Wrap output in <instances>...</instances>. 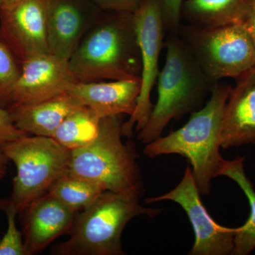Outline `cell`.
<instances>
[{
	"label": "cell",
	"instance_id": "6da1fadb",
	"mask_svg": "<svg viewBox=\"0 0 255 255\" xmlns=\"http://www.w3.org/2000/svg\"><path fill=\"white\" fill-rule=\"evenodd\" d=\"M79 82L140 78L132 13L102 11L69 60Z\"/></svg>",
	"mask_w": 255,
	"mask_h": 255
},
{
	"label": "cell",
	"instance_id": "7a4b0ae2",
	"mask_svg": "<svg viewBox=\"0 0 255 255\" xmlns=\"http://www.w3.org/2000/svg\"><path fill=\"white\" fill-rule=\"evenodd\" d=\"M231 88V85L218 82L209 100L202 108L191 113L185 125L165 136L161 135L144 147V155L150 158L172 154L186 157L202 195L211 193L212 180L218 177L224 159L220 153V136L223 112Z\"/></svg>",
	"mask_w": 255,
	"mask_h": 255
},
{
	"label": "cell",
	"instance_id": "3957f363",
	"mask_svg": "<svg viewBox=\"0 0 255 255\" xmlns=\"http://www.w3.org/2000/svg\"><path fill=\"white\" fill-rule=\"evenodd\" d=\"M164 46L167 51L156 84L157 102L137 135V140L143 144L160 137L171 121L179 120L201 109L218 83L203 71L178 33H168Z\"/></svg>",
	"mask_w": 255,
	"mask_h": 255
},
{
	"label": "cell",
	"instance_id": "277c9868",
	"mask_svg": "<svg viewBox=\"0 0 255 255\" xmlns=\"http://www.w3.org/2000/svg\"><path fill=\"white\" fill-rule=\"evenodd\" d=\"M124 115L101 119L98 135L71 150L68 172L98 184L105 191L142 196L144 185L135 144L122 140Z\"/></svg>",
	"mask_w": 255,
	"mask_h": 255
},
{
	"label": "cell",
	"instance_id": "5b68a950",
	"mask_svg": "<svg viewBox=\"0 0 255 255\" xmlns=\"http://www.w3.org/2000/svg\"><path fill=\"white\" fill-rule=\"evenodd\" d=\"M141 196L106 191L76 215L70 237L58 245V255H123L122 236L129 221L140 216L152 218L163 211L145 208Z\"/></svg>",
	"mask_w": 255,
	"mask_h": 255
},
{
	"label": "cell",
	"instance_id": "8992f818",
	"mask_svg": "<svg viewBox=\"0 0 255 255\" xmlns=\"http://www.w3.org/2000/svg\"><path fill=\"white\" fill-rule=\"evenodd\" d=\"M0 147L16 166L12 192L6 200L18 214L68 172L71 150L52 137L27 135Z\"/></svg>",
	"mask_w": 255,
	"mask_h": 255
},
{
	"label": "cell",
	"instance_id": "52a82bcc",
	"mask_svg": "<svg viewBox=\"0 0 255 255\" xmlns=\"http://www.w3.org/2000/svg\"><path fill=\"white\" fill-rule=\"evenodd\" d=\"M178 34L216 83L237 79L255 67V45L243 23L211 28L182 24Z\"/></svg>",
	"mask_w": 255,
	"mask_h": 255
},
{
	"label": "cell",
	"instance_id": "ba28073f",
	"mask_svg": "<svg viewBox=\"0 0 255 255\" xmlns=\"http://www.w3.org/2000/svg\"><path fill=\"white\" fill-rule=\"evenodd\" d=\"M132 15L141 60V88L133 114L122 124V135L127 137L132 136L135 126L137 132L143 128L152 112L151 92L160 71L159 55L166 32L157 0H142Z\"/></svg>",
	"mask_w": 255,
	"mask_h": 255
},
{
	"label": "cell",
	"instance_id": "9c48e42d",
	"mask_svg": "<svg viewBox=\"0 0 255 255\" xmlns=\"http://www.w3.org/2000/svg\"><path fill=\"white\" fill-rule=\"evenodd\" d=\"M188 163L182 181L177 187L162 196L145 199L147 204L159 201H172L182 206L194 230L195 241L191 255H229L234 252L236 228H226L212 219L201 201Z\"/></svg>",
	"mask_w": 255,
	"mask_h": 255
},
{
	"label": "cell",
	"instance_id": "30bf717a",
	"mask_svg": "<svg viewBox=\"0 0 255 255\" xmlns=\"http://www.w3.org/2000/svg\"><path fill=\"white\" fill-rule=\"evenodd\" d=\"M49 1L18 0L0 10V33L22 62L50 53L47 28Z\"/></svg>",
	"mask_w": 255,
	"mask_h": 255
},
{
	"label": "cell",
	"instance_id": "8fae6325",
	"mask_svg": "<svg viewBox=\"0 0 255 255\" xmlns=\"http://www.w3.org/2000/svg\"><path fill=\"white\" fill-rule=\"evenodd\" d=\"M68 60L51 53L34 55L22 62L9 107L30 105L67 93L78 82Z\"/></svg>",
	"mask_w": 255,
	"mask_h": 255
},
{
	"label": "cell",
	"instance_id": "7c38bea8",
	"mask_svg": "<svg viewBox=\"0 0 255 255\" xmlns=\"http://www.w3.org/2000/svg\"><path fill=\"white\" fill-rule=\"evenodd\" d=\"M102 11L90 0H50L47 17L50 53L69 61Z\"/></svg>",
	"mask_w": 255,
	"mask_h": 255
},
{
	"label": "cell",
	"instance_id": "4fadbf2b",
	"mask_svg": "<svg viewBox=\"0 0 255 255\" xmlns=\"http://www.w3.org/2000/svg\"><path fill=\"white\" fill-rule=\"evenodd\" d=\"M19 214L26 255H33L41 253L60 236L70 234L77 213L45 194Z\"/></svg>",
	"mask_w": 255,
	"mask_h": 255
},
{
	"label": "cell",
	"instance_id": "5bb4252c",
	"mask_svg": "<svg viewBox=\"0 0 255 255\" xmlns=\"http://www.w3.org/2000/svg\"><path fill=\"white\" fill-rule=\"evenodd\" d=\"M236 80L223 114V149L255 145V67Z\"/></svg>",
	"mask_w": 255,
	"mask_h": 255
},
{
	"label": "cell",
	"instance_id": "9a60e30c",
	"mask_svg": "<svg viewBox=\"0 0 255 255\" xmlns=\"http://www.w3.org/2000/svg\"><path fill=\"white\" fill-rule=\"evenodd\" d=\"M140 88V78L78 82L70 87L68 93L103 119L125 114L130 117L136 107Z\"/></svg>",
	"mask_w": 255,
	"mask_h": 255
},
{
	"label": "cell",
	"instance_id": "2e32d148",
	"mask_svg": "<svg viewBox=\"0 0 255 255\" xmlns=\"http://www.w3.org/2000/svg\"><path fill=\"white\" fill-rule=\"evenodd\" d=\"M82 106L67 92L37 103L13 106L7 110L20 130L28 135L51 137L65 118Z\"/></svg>",
	"mask_w": 255,
	"mask_h": 255
},
{
	"label": "cell",
	"instance_id": "e0dca14e",
	"mask_svg": "<svg viewBox=\"0 0 255 255\" xmlns=\"http://www.w3.org/2000/svg\"><path fill=\"white\" fill-rule=\"evenodd\" d=\"M251 0H185L181 19L200 28L220 27L243 23Z\"/></svg>",
	"mask_w": 255,
	"mask_h": 255
},
{
	"label": "cell",
	"instance_id": "ac0fdd59",
	"mask_svg": "<svg viewBox=\"0 0 255 255\" xmlns=\"http://www.w3.org/2000/svg\"><path fill=\"white\" fill-rule=\"evenodd\" d=\"M245 157L233 160L223 159L218 177L224 176L232 179L246 194L251 207L249 219L241 227L236 228L233 255H248L255 249V190L247 177L244 169Z\"/></svg>",
	"mask_w": 255,
	"mask_h": 255
},
{
	"label": "cell",
	"instance_id": "d6986e66",
	"mask_svg": "<svg viewBox=\"0 0 255 255\" xmlns=\"http://www.w3.org/2000/svg\"><path fill=\"white\" fill-rule=\"evenodd\" d=\"M101 119L95 111L82 106L65 118L51 137L71 150L85 147L98 135Z\"/></svg>",
	"mask_w": 255,
	"mask_h": 255
},
{
	"label": "cell",
	"instance_id": "ffe728a7",
	"mask_svg": "<svg viewBox=\"0 0 255 255\" xmlns=\"http://www.w3.org/2000/svg\"><path fill=\"white\" fill-rule=\"evenodd\" d=\"M105 191L98 184L68 172L54 183L47 194L77 213L91 206Z\"/></svg>",
	"mask_w": 255,
	"mask_h": 255
},
{
	"label": "cell",
	"instance_id": "44dd1931",
	"mask_svg": "<svg viewBox=\"0 0 255 255\" xmlns=\"http://www.w3.org/2000/svg\"><path fill=\"white\" fill-rule=\"evenodd\" d=\"M22 61L0 33V107L8 109Z\"/></svg>",
	"mask_w": 255,
	"mask_h": 255
},
{
	"label": "cell",
	"instance_id": "7402d4cb",
	"mask_svg": "<svg viewBox=\"0 0 255 255\" xmlns=\"http://www.w3.org/2000/svg\"><path fill=\"white\" fill-rule=\"evenodd\" d=\"M0 209L6 214L7 220V229L0 240V255H26L22 233L16 226L17 210L6 199L0 200Z\"/></svg>",
	"mask_w": 255,
	"mask_h": 255
},
{
	"label": "cell",
	"instance_id": "603a6c76",
	"mask_svg": "<svg viewBox=\"0 0 255 255\" xmlns=\"http://www.w3.org/2000/svg\"><path fill=\"white\" fill-rule=\"evenodd\" d=\"M184 0H157L167 33H178L182 26L181 8Z\"/></svg>",
	"mask_w": 255,
	"mask_h": 255
},
{
	"label": "cell",
	"instance_id": "cb8c5ba5",
	"mask_svg": "<svg viewBox=\"0 0 255 255\" xmlns=\"http://www.w3.org/2000/svg\"><path fill=\"white\" fill-rule=\"evenodd\" d=\"M27 135L16 127L9 110L0 107V147Z\"/></svg>",
	"mask_w": 255,
	"mask_h": 255
},
{
	"label": "cell",
	"instance_id": "d4e9b609",
	"mask_svg": "<svg viewBox=\"0 0 255 255\" xmlns=\"http://www.w3.org/2000/svg\"><path fill=\"white\" fill-rule=\"evenodd\" d=\"M102 11L133 13L142 0H90Z\"/></svg>",
	"mask_w": 255,
	"mask_h": 255
},
{
	"label": "cell",
	"instance_id": "484cf974",
	"mask_svg": "<svg viewBox=\"0 0 255 255\" xmlns=\"http://www.w3.org/2000/svg\"><path fill=\"white\" fill-rule=\"evenodd\" d=\"M243 24L249 32L255 45V0H251L250 1L249 8Z\"/></svg>",
	"mask_w": 255,
	"mask_h": 255
},
{
	"label": "cell",
	"instance_id": "4316f807",
	"mask_svg": "<svg viewBox=\"0 0 255 255\" xmlns=\"http://www.w3.org/2000/svg\"><path fill=\"white\" fill-rule=\"evenodd\" d=\"M8 162H9V159L7 158L4 152L0 147V181L6 175Z\"/></svg>",
	"mask_w": 255,
	"mask_h": 255
},
{
	"label": "cell",
	"instance_id": "83f0119b",
	"mask_svg": "<svg viewBox=\"0 0 255 255\" xmlns=\"http://www.w3.org/2000/svg\"><path fill=\"white\" fill-rule=\"evenodd\" d=\"M17 1L18 0H0V10L9 7Z\"/></svg>",
	"mask_w": 255,
	"mask_h": 255
}]
</instances>
